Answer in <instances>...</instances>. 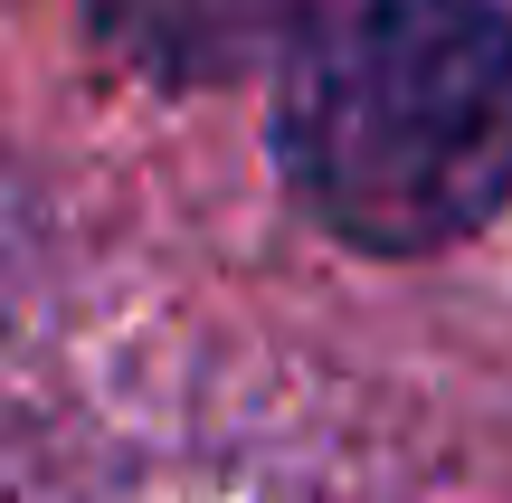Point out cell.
I'll return each mask as SVG.
<instances>
[{"instance_id":"1","label":"cell","mask_w":512,"mask_h":503,"mask_svg":"<svg viewBox=\"0 0 512 503\" xmlns=\"http://www.w3.org/2000/svg\"><path fill=\"white\" fill-rule=\"evenodd\" d=\"M294 200L370 257H437L512 200V10L351 0L304 38L275 105Z\"/></svg>"},{"instance_id":"2","label":"cell","mask_w":512,"mask_h":503,"mask_svg":"<svg viewBox=\"0 0 512 503\" xmlns=\"http://www.w3.org/2000/svg\"><path fill=\"white\" fill-rule=\"evenodd\" d=\"M171 10H275V0H171Z\"/></svg>"}]
</instances>
